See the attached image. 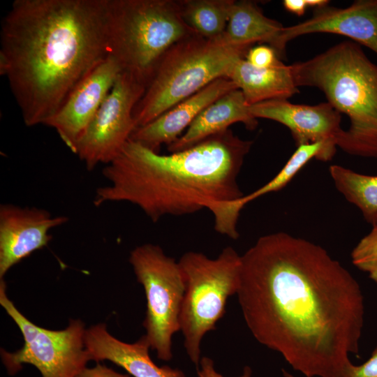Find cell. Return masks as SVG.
<instances>
[{
  "label": "cell",
  "instance_id": "15",
  "mask_svg": "<svg viewBox=\"0 0 377 377\" xmlns=\"http://www.w3.org/2000/svg\"><path fill=\"white\" fill-rule=\"evenodd\" d=\"M238 89L228 78L217 79L181 101L151 122L137 128L130 139L158 152L163 145L175 142L208 105Z\"/></svg>",
  "mask_w": 377,
  "mask_h": 377
},
{
  "label": "cell",
  "instance_id": "9",
  "mask_svg": "<svg viewBox=\"0 0 377 377\" xmlns=\"http://www.w3.org/2000/svg\"><path fill=\"white\" fill-rule=\"evenodd\" d=\"M4 279L0 280V304L19 327L24 345L18 350L1 351L3 364L8 374L14 375L29 364L35 367L42 377H76L91 361L85 346L84 323L71 320L61 330L39 327L25 317L8 297Z\"/></svg>",
  "mask_w": 377,
  "mask_h": 377
},
{
  "label": "cell",
  "instance_id": "13",
  "mask_svg": "<svg viewBox=\"0 0 377 377\" xmlns=\"http://www.w3.org/2000/svg\"><path fill=\"white\" fill-rule=\"evenodd\" d=\"M314 33L344 36L377 54V0H357L346 8H315L311 18L283 27L279 39V58L284 57L288 41Z\"/></svg>",
  "mask_w": 377,
  "mask_h": 377
},
{
  "label": "cell",
  "instance_id": "25",
  "mask_svg": "<svg viewBox=\"0 0 377 377\" xmlns=\"http://www.w3.org/2000/svg\"><path fill=\"white\" fill-rule=\"evenodd\" d=\"M343 377H377V346L362 364L348 367Z\"/></svg>",
  "mask_w": 377,
  "mask_h": 377
},
{
  "label": "cell",
  "instance_id": "16",
  "mask_svg": "<svg viewBox=\"0 0 377 377\" xmlns=\"http://www.w3.org/2000/svg\"><path fill=\"white\" fill-rule=\"evenodd\" d=\"M84 341L91 360L110 361L132 377H186L179 369L159 367L153 362L145 334L134 343H125L112 336L105 325L100 323L86 329Z\"/></svg>",
  "mask_w": 377,
  "mask_h": 377
},
{
  "label": "cell",
  "instance_id": "6",
  "mask_svg": "<svg viewBox=\"0 0 377 377\" xmlns=\"http://www.w3.org/2000/svg\"><path fill=\"white\" fill-rule=\"evenodd\" d=\"M106 34L108 56L146 87L166 52L198 34L173 0H107Z\"/></svg>",
  "mask_w": 377,
  "mask_h": 377
},
{
  "label": "cell",
  "instance_id": "1",
  "mask_svg": "<svg viewBox=\"0 0 377 377\" xmlns=\"http://www.w3.org/2000/svg\"><path fill=\"white\" fill-rule=\"evenodd\" d=\"M236 295L256 341L306 377H343L359 353L362 291L320 245L285 232L259 237L241 256Z\"/></svg>",
  "mask_w": 377,
  "mask_h": 377
},
{
  "label": "cell",
  "instance_id": "3",
  "mask_svg": "<svg viewBox=\"0 0 377 377\" xmlns=\"http://www.w3.org/2000/svg\"><path fill=\"white\" fill-rule=\"evenodd\" d=\"M252 145L228 129L163 155L129 139L103 169L108 184L96 188L93 203L129 202L156 223L237 200L244 195L237 179Z\"/></svg>",
  "mask_w": 377,
  "mask_h": 377
},
{
  "label": "cell",
  "instance_id": "29",
  "mask_svg": "<svg viewBox=\"0 0 377 377\" xmlns=\"http://www.w3.org/2000/svg\"><path fill=\"white\" fill-rule=\"evenodd\" d=\"M308 7L322 8L328 6L329 1L327 0H306Z\"/></svg>",
  "mask_w": 377,
  "mask_h": 377
},
{
  "label": "cell",
  "instance_id": "23",
  "mask_svg": "<svg viewBox=\"0 0 377 377\" xmlns=\"http://www.w3.org/2000/svg\"><path fill=\"white\" fill-rule=\"evenodd\" d=\"M353 248L350 257L353 264L377 283V223Z\"/></svg>",
  "mask_w": 377,
  "mask_h": 377
},
{
  "label": "cell",
  "instance_id": "27",
  "mask_svg": "<svg viewBox=\"0 0 377 377\" xmlns=\"http://www.w3.org/2000/svg\"><path fill=\"white\" fill-rule=\"evenodd\" d=\"M76 377H132L128 374L119 373L105 364L97 362L92 367H86Z\"/></svg>",
  "mask_w": 377,
  "mask_h": 377
},
{
  "label": "cell",
  "instance_id": "24",
  "mask_svg": "<svg viewBox=\"0 0 377 377\" xmlns=\"http://www.w3.org/2000/svg\"><path fill=\"white\" fill-rule=\"evenodd\" d=\"M245 59L252 66L259 68H269L280 60L274 50L265 45L252 47Z\"/></svg>",
  "mask_w": 377,
  "mask_h": 377
},
{
  "label": "cell",
  "instance_id": "2",
  "mask_svg": "<svg viewBox=\"0 0 377 377\" xmlns=\"http://www.w3.org/2000/svg\"><path fill=\"white\" fill-rule=\"evenodd\" d=\"M107 0H15L1 24L0 74L27 126L44 124L108 57Z\"/></svg>",
  "mask_w": 377,
  "mask_h": 377
},
{
  "label": "cell",
  "instance_id": "20",
  "mask_svg": "<svg viewBox=\"0 0 377 377\" xmlns=\"http://www.w3.org/2000/svg\"><path fill=\"white\" fill-rule=\"evenodd\" d=\"M335 155L322 142L302 145L296 150L280 170L268 182L247 195L223 205L225 214L230 219H238L242 209L249 202L265 194L276 192L285 187L293 177L311 159L329 161Z\"/></svg>",
  "mask_w": 377,
  "mask_h": 377
},
{
  "label": "cell",
  "instance_id": "8",
  "mask_svg": "<svg viewBox=\"0 0 377 377\" xmlns=\"http://www.w3.org/2000/svg\"><path fill=\"white\" fill-rule=\"evenodd\" d=\"M129 262L146 295L143 326L147 339L158 359L170 361L173 357L172 337L180 331V313L186 289L181 266L160 246L149 243L133 249Z\"/></svg>",
  "mask_w": 377,
  "mask_h": 377
},
{
  "label": "cell",
  "instance_id": "11",
  "mask_svg": "<svg viewBox=\"0 0 377 377\" xmlns=\"http://www.w3.org/2000/svg\"><path fill=\"white\" fill-rule=\"evenodd\" d=\"M122 72L119 64L108 56L71 91L67 98L45 125L54 128L75 154L77 142Z\"/></svg>",
  "mask_w": 377,
  "mask_h": 377
},
{
  "label": "cell",
  "instance_id": "26",
  "mask_svg": "<svg viewBox=\"0 0 377 377\" xmlns=\"http://www.w3.org/2000/svg\"><path fill=\"white\" fill-rule=\"evenodd\" d=\"M197 369L198 377H224L216 370L213 360L209 357H201ZM239 377H252L251 368L249 366L244 367Z\"/></svg>",
  "mask_w": 377,
  "mask_h": 377
},
{
  "label": "cell",
  "instance_id": "31",
  "mask_svg": "<svg viewBox=\"0 0 377 377\" xmlns=\"http://www.w3.org/2000/svg\"><path fill=\"white\" fill-rule=\"evenodd\" d=\"M214 204H215V203H214ZM213 205H214V204H213ZM209 207H210V206H209ZM207 209H209V207H208ZM239 235H238V236H237L236 237L231 238V239H237V238L239 237Z\"/></svg>",
  "mask_w": 377,
  "mask_h": 377
},
{
  "label": "cell",
  "instance_id": "5",
  "mask_svg": "<svg viewBox=\"0 0 377 377\" xmlns=\"http://www.w3.org/2000/svg\"><path fill=\"white\" fill-rule=\"evenodd\" d=\"M252 47L231 41L226 32L213 38L194 34L173 45L160 61L133 110L136 128L212 82L228 78L235 64L246 58Z\"/></svg>",
  "mask_w": 377,
  "mask_h": 377
},
{
  "label": "cell",
  "instance_id": "4",
  "mask_svg": "<svg viewBox=\"0 0 377 377\" xmlns=\"http://www.w3.org/2000/svg\"><path fill=\"white\" fill-rule=\"evenodd\" d=\"M290 66L297 88L319 89L348 117L350 126L341 131L337 147L350 155L377 158V64L360 45L343 41Z\"/></svg>",
  "mask_w": 377,
  "mask_h": 377
},
{
  "label": "cell",
  "instance_id": "30",
  "mask_svg": "<svg viewBox=\"0 0 377 377\" xmlns=\"http://www.w3.org/2000/svg\"><path fill=\"white\" fill-rule=\"evenodd\" d=\"M282 374L283 377H295L293 375H292L285 369H282Z\"/></svg>",
  "mask_w": 377,
  "mask_h": 377
},
{
  "label": "cell",
  "instance_id": "19",
  "mask_svg": "<svg viewBox=\"0 0 377 377\" xmlns=\"http://www.w3.org/2000/svg\"><path fill=\"white\" fill-rule=\"evenodd\" d=\"M283 27L279 22L265 16L256 3L234 1L226 34L237 43L253 45L257 42L266 43L278 56L279 39Z\"/></svg>",
  "mask_w": 377,
  "mask_h": 377
},
{
  "label": "cell",
  "instance_id": "18",
  "mask_svg": "<svg viewBox=\"0 0 377 377\" xmlns=\"http://www.w3.org/2000/svg\"><path fill=\"white\" fill-rule=\"evenodd\" d=\"M228 79L242 91L249 106L266 101L288 99L299 92L290 65L281 60L269 68H259L245 58L241 59L233 66Z\"/></svg>",
  "mask_w": 377,
  "mask_h": 377
},
{
  "label": "cell",
  "instance_id": "21",
  "mask_svg": "<svg viewBox=\"0 0 377 377\" xmlns=\"http://www.w3.org/2000/svg\"><path fill=\"white\" fill-rule=\"evenodd\" d=\"M329 172L339 193L361 212L372 226L377 223V175H367L339 165Z\"/></svg>",
  "mask_w": 377,
  "mask_h": 377
},
{
  "label": "cell",
  "instance_id": "12",
  "mask_svg": "<svg viewBox=\"0 0 377 377\" xmlns=\"http://www.w3.org/2000/svg\"><path fill=\"white\" fill-rule=\"evenodd\" d=\"M68 221L66 216H52L44 209L0 205V280L14 265L52 239L50 230Z\"/></svg>",
  "mask_w": 377,
  "mask_h": 377
},
{
  "label": "cell",
  "instance_id": "22",
  "mask_svg": "<svg viewBox=\"0 0 377 377\" xmlns=\"http://www.w3.org/2000/svg\"><path fill=\"white\" fill-rule=\"evenodd\" d=\"M182 17L201 36L213 38L226 32L234 0H177Z\"/></svg>",
  "mask_w": 377,
  "mask_h": 377
},
{
  "label": "cell",
  "instance_id": "14",
  "mask_svg": "<svg viewBox=\"0 0 377 377\" xmlns=\"http://www.w3.org/2000/svg\"><path fill=\"white\" fill-rule=\"evenodd\" d=\"M256 118L268 119L286 126L296 147L322 142L336 154L341 114L330 103L294 104L287 99L270 100L249 106Z\"/></svg>",
  "mask_w": 377,
  "mask_h": 377
},
{
  "label": "cell",
  "instance_id": "7",
  "mask_svg": "<svg viewBox=\"0 0 377 377\" xmlns=\"http://www.w3.org/2000/svg\"><path fill=\"white\" fill-rule=\"evenodd\" d=\"M179 263L186 283L180 331L186 354L198 368L203 337L216 329L225 313L228 299L238 290L241 256L227 246L216 258L188 251L181 256Z\"/></svg>",
  "mask_w": 377,
  "mask_h": 377
},
{
  "label": "cell",
  "instance_id": "10",
  "mask_svg": "<svg viewBox=\"0 0 377 377\" xmlns=\"http://www.w3.org/2000/svg\"><path fill=\"white\" fill-rule=\"evenodd\" d=\"M147 87L121 72L77 142L75 154L88 170L116 158L135 130L133 110Z\"/></svg>",
  "mask_w": 377,
  "mask_h": 377
},
{
  "label": "cell",
  "instance_id": "28",
  "mask_svg": "<svg viewBox=\"0 0 377 377\" xmlns=\"http://www.w3.org/2000/svg\"><path fill=\"white\" fill-rule=\"evenodd\" d=\"M283 5L286 10L298 16L303 15L308 7L306 0H284Z\"/></svg>",
  "mask_w": 377,
  "mask_h": 377
},
{
  "label": "cell",
  "instance_id": "17",
  "mask_svg": "<svg viewBox=\"0 0 377 377\" xmlns=\"http://www.w3.org/2000/svg\"><path fill=\"white\" fill-rule=\"evenodd\" d=\"M237 122L244 124L249 130L258 126L257 119L251 114L239 89L226 93L205 108L184 133L168 146V150L174 153L191 148L229 129L231 124Z\"/></svg>",
  "mask_w": 377,
  "mask_h": 377
}]
</instances>
